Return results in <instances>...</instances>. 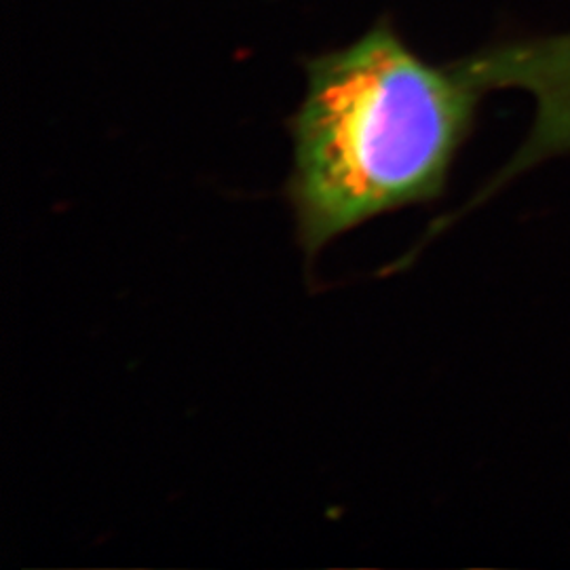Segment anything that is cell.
<instances>
[{"label":"cell","mask_w":570,"mask_h":570,"mask_svg":"<svg viewBox=\"0 0 570 570\" xmlns=\"http://www.w3.org/2000/svg\"><path fill=\"white\" fill-rule=\"evenodd\" d=\"M487 89L480 60L435 66L389 23L311 61L289 119L287 180L306 256L367 220L442 197Z\"/></svg>","instance_id":"6da1fadb"}]
</instances>
